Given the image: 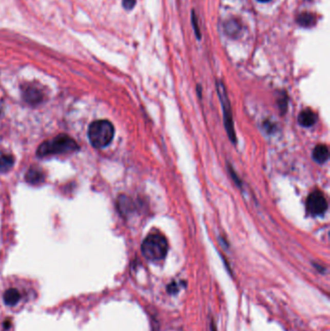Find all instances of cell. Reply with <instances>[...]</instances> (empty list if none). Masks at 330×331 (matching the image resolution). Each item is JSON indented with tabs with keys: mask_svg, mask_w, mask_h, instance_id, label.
Here are the masks:
<instances>
[{
	"mask_svg": "<svg viewBox=\"0 0 330 331\" xmlns=\"http://www.w3.org/2000/svg\"><path fill=\"white\" fill-rule=\"evenodd\" d=\"M79 150L76 142L66 135H60L52 140L44 142L37 149V155L40 157L50 156L54 154L75 152Z\"/></svg>",
	"mask_w": 330,
	"mask_h": 331,
	"instance_id": "3957f363",
	"label": "cell"
},
{
	"mask_svg": "<svg viewBox=\"0 0 330 331\" xmlns=\"http://www.w3.org/2000/svg\"><path fill=\"white\" fill-rule=\"evenodd\" d=\"M192 24H193V27H194V30H195L196 36L197 38L200 40L202 35H201V30H200V27H199V24H198V20H197V17H196L195 12L192 11Z\"/></svg>",
	"mask_w": 330,
	"mask_h": 331,
	"instance_id": "4fadbf2b",
	"label": "cell"
},
{
	"mask_svg": "<svg viewBox=\"0 0 330 331\" xmlns=\"http://www.w3.org/2000/svg\"><path fill=\"white\" fill-rule=\"evenodd\" d=\"M26 181L32 185L39 184L44 181L45 174L42 170L37 168H30L26 176Z\"/></svg>",
	"mask_w": 330,
	"mask_h": 331,
	"instance_id": "9c48e42d",
	"label": "cell"
},
{
	"mask_svg": "<svg viewBox=\"0 0 330 331\" xmlns=\"http://www.w3.org/2000/svg\"><path fill=\"white\" fill-rule=\"evenodd\" d=\"M308 1H311V0H308Z\"/></svg>",
	"mask_w": 330,
	"mask_h": 331,
	"instance_id": "2e32d148",
	"label": "cell"
},
{
	"mask_svg": "<svg viewBox=\"0 0 330 331\" xmlns=\"http://www.w3.org/2000/svg\"><path fill=\"white\" fill-rule=\"evenodd\" d=\"M217 90H218V94H219L222 109L224 111V119H225L226 130L228 132V135H229V139L231 140V142L234 144H236L237 137H236V132H235V128H234V121H232L230 103H229V97H228V94H227V91L225 89V86L223 85V83H221V82L217 83Z\"/></svg>",
	"mask_w": 330,
	"mask_h": 331,
	"instance_id": "5b68a950",
	"label": "cell"
},
{
	"mask_svg": "<svg viewBox=\"0 0 330 331\" xmlns=\"http://www.w3.org/2000/svg\"><path fill=\"white\" fill-rule=\"evenodd\" d=\"M25 95H26L25 98L30 103L38 102L41 98V93L39 91H37L36 89H34L33 87L27 88Z\"/></svg>",
	"mask_w": 330,
	"mask_h": 331,
	"instance_id": "7c38bea8",
	"label": "cell"
},
{
	"mask_svg": "<svg viewBox=\"0 0 330 331\" xmlns=\"http://www.w3.org/2000/svg\"><path fill=\"white\" fill-rule=\"evenodd\" d=\"M328 208V204L324 195L320 191H314L311 193L306 202L307 212L312 216H321L324 214Z\"/></svg>",
	"mask_w": 330,
	"mask_h": 331,
	"instance_id": "8992f818",
	"label": "cell"
},
{
	"mask_svg": "<svg viewBox=\"0 0 330 331\" xmlns=\"http://www.w3.org/2000/svg\"><path fill=\"white\" fill-rule=\"evenodd\" d=\"M135 2H137V0H123L122 5L126 10H132L135 7Z\"/></svg>",
	"mask_w": 330,
	"mask_h": 331,
	"instance_id": "5bb4252c",
	"label": "cell"
},
{
	"mask_svg": "<svg viewBox=\"0 0 330 331\" xmlns=\"http://www.w3.org/2000/svg\"><path fill=\"white\" fill-rule=\"evenodd\" d=\"M26 293H28L26 289H22L16 286H8L2 290V302L9 309L17 310L25 305L29 299V296H27Z\"/></svg>",
	"mask_w": 330,
	"mask_h": 331,
	"instance_id": "277c9868",
	"label": "cell"
},
{
	"mask_svg": "<svg viewBox=\"0 0 330 331\" xmlns=\"http://www.w3.org/2000/svg\"><path fill=\"white\" fill-rule=\"evenodd\" d=\"M15 159L12 155L1 154L0 155V172H7L13 168Z\"/></svg>",
	"mask_w": 330,
	"mask_h": 331,
	"instance_id": "8fae6325",
	"label": "cell"
},
{
	"mask_svg": "<svg viewBox=\"0 0 330 331\" xmlns=\"http://www.w3.org/2000/svg\"><path fill=\"white\" fill-rule=\"evenodd\" d=\"M313 159L317 163L319 164H323L328 160L329 158V151H328V147L326 145H317L314 148Z\"/></svg>",
	"mask_w": 330,
	"mask_h": 331,
	"instance_id": "ba28073f",
	"label": "cell"
},
{
	"mask_svg": "<svg viewBox=\"0 0 330 331\" xmlns=\"http://www.w3.org/2000/svg\"><path fill=\"white\" fill-rule=\"evenodd\" d=\"M114 137V127L109 120L94 121L88 128V140L95 148L110 145Z\"/></svg>",
	"mask_w": 330,
	"mask_h": 331,
	"instance_id": "6da1fadb",
	"label": "cell"
},
{
	"mask_svg": "<svg viewBox=\"0 0 330 331\" xmlns=\"http://www.w3.org/2000/svg\"><path fill=\"white\" fill-rule=\"evenodd\" d=\"M168 249V241L160 233H151L147 236L142 244L143 255L151 262H159L165 259Z\"/></svg>",
	"mask_w": 330,
	"mask_h": 331,
	"instance_id": "7a4b0ae2",
	"label": "cell"
},
{
	"mask_svg": "<svg viewBox=\"0 0 330 331\" xmlns=\"http://www.w3.org/2000/svg\"><path fill=\"white\" fill-rule=\"evenodd\" d=\"M259 1H261V2H268V1H270V0H259Z\"/></svg>",
	"mask_w": 330,
	"mask_h": 331,
	"instance_id": "9a60e30c",
	"label": "cell"
},
{
	"mask_svg": "<svg viewBox=\"0 0 330 331\" xmlns=\"http://www.w3.org/2000/svg\"><path fill=\"white\" fill-rule=\"evenodd\" d=\"M297 22L299 26L305 28H310L316 25V16L312 13L303 12L297 16Z\"/></svg>",
	"mask_w": 330,
	"mask_h": 331,
	"instance_id": "30bf717a",
	"label": "cell"
},
{
	"mask_svg": "<svg viewBox=\"0 0 330 331\" xmlns=\"http://www.w3.org/2000/svg\"><path fill=\"white\" fill-rule=\"evenodd\" d=\"M316 120H317L316 113L314 112L313 110H309V109L302 110L300 112V114L298 115V122L303 127L313 126L314 124L316 123Z\"/></svg>",
	"mask_w": 330,
	"mask_h": 331,
	"instance_id": "52a82bcc",
	"label": "cell"
}]
</instances>
